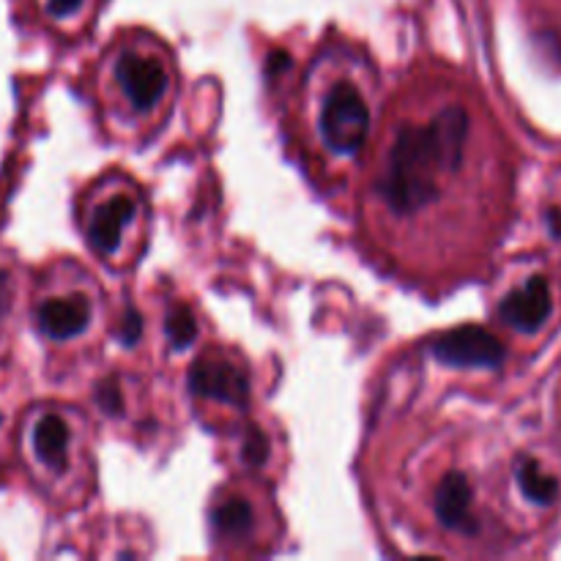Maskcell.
Returning <instances> with one entry per match:
<instances>
[{"instance_id":"e0dca14e","label":"cell","mask_w":561,"mask_h":561,"mask_svg":"<svg viewBox=\"0 0 561 561\" xmlns=\"http://www.w3.org/2000/svg\"><path fill=\"white\" fill-rule=\"evenodd\" d=\"M121 337H124V343H135V340L140 337V316H137L135 310L126 312L124 329H121Z\"/></svg>"},{"instance_id":"9c48e42d","label":"cell","mask_w":561,"mask_h":561,"mask_svg":"<svg viewBox=\"0 0 561 561\" xmlns=\"http://www.w3.org/2000/svg\"><path fill=\"white\" fill-rule=\"evenodd\" d=\"M131 217H135V197L129 195H113L102 206L93 208L85 222V239L91 250L102 257L115 255Z\"/></svg>"},{"instance_id":"5bb4252c","label":"cell","mask_w":561,"mask_h":561,"mask_svg":"<svg viewBox=\"0 0 561 561\" xmlns=\"http://www.w3.org/2000/svg\"><path fill=\"white\" fill-rule=\"evenodd\" d=\"M266 455H268L266 436H263L261 431H255V427H252V431L247 433V438H244V460L250 466H261L263 460H266Z\"/></svg>"},{"instance_id":"d6986e66","label":"cell","mask_w":561,"mask_h":561,"mask_svg":"<svg viewBox=\"0 0 561 561\" xmlns=\"http://www.w3.org/2000/svg\"><path fill=\"white\" fill-rule=\"evenodd\" d=\"M548 222H551L553 236H561V208H553V211L548 214Z\"/></svg>"},{"instance_id":"3957f363","label":"cell","mask_w":561,"mask_h":561,"mask_svg":"<svg viewBox=\"0 0 561 561\" xmlns=\"http://www.w3.org/2000/svg\"><path fill=\"white\" fill-rule=\"evenodd\" d=\"M321 131L334 153H356L365 146L367 131H370V113L356 85L337 82L329 91L321 115Z\"/></svg>"},{"instance_id":"ba28073f","label":"cell","mask_w":561,"mask_h":561,"mask_svg":"<svg viewBox=\"0 0 561 561\" xmlns=\"http://www.w3.org/2000/svg\"><path fill=\"white\" fill-rule=\"evenodd\" d=\"M553 310L551 288H548L546 277H531L529 283L515 288L513 294L504 296L499 316L507 327L518 329V332L535 334L537 329L546 327L548 316Z\"/></svg>"},{"instance_id":"7c38bea8","label":"cell","mask_w":561,"mask_h":561,"mask_svg":"<svg viewBox=\"0 0 561 561\" xmlns=\"http://www.w3.org/2000/svg\"><path fill=\"white\" fill-rule=\"evenodd\" d=\"M518 485L524 491V496L529 502L540 504V507H548L559 496V482L551 474H546L542 466L531 458H524L518 463Z\"/></svg>"},{"instance_id":"2e32d148","label":"cell","mask_w":561,"mask_h":561,"mask_svg":"<svg viewBox=\"0 0 561 561\" xmlns=\"http://www.w3.org/2000/svg\"><path fill=\"white\" fill-rule=\"evenodd\" d=\"M99 403L104 405V411H113V414H118L121 411L118 387H115V383H104V387L99 389Z\"/></svg>"},{"instance_id":"277c9868","label":"cell","mask_w":561,"mask_h":561,"mask_svg":"<svg viewBox=\"0 0 561 561\" xmlns=\"http://www.w3.org/2000/svg\"><path fill=\"white\" fill-rule=\"evenodd\" d=\"M38 334L49 343H69L91 323V299L85 294H44L33 307Z\"/></svg>"},{"instance_id":"8992f818","label":"cell","mask_w":561,"mask_h":561,"mask_svg":"<svg viewBox=\"0 0 561 561\" xmlns=\"http://www.w3.org/2000/svg\"><path fill=\"white\" fill-rule=\"evenodd\" d=\"M115 80H118L121 91L129 99L131 107L140 110V113L151 110L170 85L168 69H164L162 60L157 55L142 53H126L115 64Z\"/></svg>"},{"instance_id":"7a4b0ae2","label":"cell","mask_w":561,"mask_h":561,"mask_svg":"<svg viewBox=\"0 0 561 561\" xmlns=\"http://www.w3.org/2000/svg\"><path fill=\"white\" fill-rule=\"evenodd\" d=\"M71 449H75V427L60 411L44 409L27 420L25 453L31 455L33 469L42 471V477L58 480L69 474Z\"/></svg>"},{"instance_id":"9a60e30c","label":"cell","mask_w":561,"mask_h":561,"mask_svg":"<svg viewBox=\"0 0 561 561\" xmlns=\"http://www.w3.org/2000/svg\"><path fill=\"white\" fill-rule=\"evenodd\" d=\"M82 3L85 0H44V14L49 20H69L71 14H77L82 9Z\"/></svg>"},{"instance_id":"6da1fadb","label":"cell","mask_w":561,"mask_h":561,"mask_svg":"<svg viewBox=\"0 0 561 561\" xmlns=\"http://www.w3.org/2000/svg\"><path fill=\"white\" fill-rule=\"evenodd\" d=\"M469 142V115L460 104H447L425 124H405L394 131L376 197L394 217H411L438 197L442 181L458 173Z\"/></svg>"},{"instance_id":"4fadbf2b","label":"cell","mask_w":561,"mask_h":561,"mask_svg":"<svg viewBox=\"0 0 561 561\" xmlns=\"http://www.w3.org/2000/svg\"><path fill=\"white\" fill-rule=\"evenodd\" d=\"M197 327H195V318L186 307H175L168 318V337L175 348H186V345L195 340Z\"/></svg>"},{"instance_id":"5b68a950","label":"cell","mask_w":561,"mask_h":561,"mask_svg":"<svg viewBox=\"0 0 561 561\" xmlns=\"http://www.w3.org/2000/svg\"><path fill=\"white\" fill-rule=\"evenodd\" d=\"M433 356L453 367H499L504 348L488 329L460 327L433 340Z\"/></svg>"},{"instance_id":"ac0fdd59","label":"cell","mask_w":561,"mask_h":561,"mask_svg":"<svg viewBox=\"0 0 561 561\" xmlns=\"http://www.w3.org/2000/svg\"><path fill=\"white\" fill-rule=\"evenodd\" d=\"M11 305V290H9V274L0 272V318L5 316Z\"/></svg>"},{"instance_id":"52a82bcc","label":"cell","mask_w":561,"mask_h":561,"mask_svg":"<svg viewBox=\"0 0 561 561\" xmlns=\"http://www.w3.org/2000/svg\"><path fill=\"white\" fill-rule=\"evenodd\" d=\"M192 392L201 398L217 400V403H228L233 409H244L250 400V378L239 365L228 359H217V356H203L195 362L190 373Z\"/></svg>"},{"instance_id":"8fae6325","label":"cell","mask_w":561,"mask_h":561,"mask_svg":"<svg viewBox=\"0 0 561 561\" xmlns=\"http://www.w3.org/2000/svg\"><path fill=\"white\" fill-rule=\"evenodd\" d=\"M214 529L222 540H241L252 531L255 526V513H252V504L241 496H230L214 510L211 515Z\"/></svg>"},{"instance_id":"30bf717a","label":"cell","mask_w":561,"mask_h":561,"mask_svg":"<svg viewBox=\"0 0 561 561\" xmlns=\"http://www.w3.org/2000/svg\"><path fill=\"white\" fill-rule=\"evenodd\" d=\"M436 518L444 529L474 535L477 520L471 513V485L463 474H447L436 488Z\"/></svg>"}]
</instances>
